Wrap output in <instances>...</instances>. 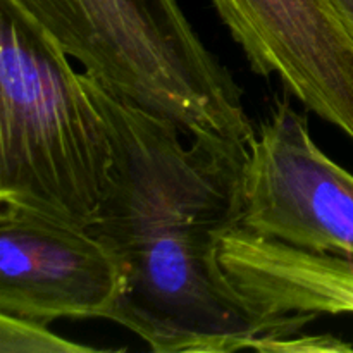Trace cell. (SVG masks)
Listing matches in <instances>:
<instances>
[{"label": "cell", "instance_id": "9c48e42d", "mask_svg": "<svg viewBox=\"0 0 353 353\" xmlns=\"http://www.w3.org/2000/svg\"><path fill=\"white\" fill-rule=\"evenodd\" d=\"M333 3L353 33V0H333Z\"/></svg>", "mask_w": 353, "mask_h": 353}, {"label": "cell", "instance_id": "ba28073f", "mask_svg": "<svg viewBox=\"0 0 353 353\" xmlns=\"http://www.w3.org/2000/svg\"><path fill=\"white\" fill-rule=\"evenodd\" d=\"M302 333V331H300ZM288 334L265 341L259 352L310 353V352H353V345L331 334Z\"/></svg>", "mask_w": 353, "mask_h": 353}, {"label": "cell", "instance_id": "6da1fadb", "mask_svg": "<svg viewBox=\"0 0 353 353\" xmlns=\"http://www.w3.org/2000/svg\"><path fill=\"white\" fill-rule=\"evenodd\" d=\"M86 81L114 140L109 192L88 226L124 272L109 321L155 353L259 352L303 331L317 316L262 312L221 262V243L241 224L248 141L188 137Z\"/></svg>", "mask_w": 353, "mask_h": 353}, {"label": "cell", "instance_id": "8992f818", "mask_svg": "<svg viewBox=\"0 0 353 353\" xmlns=\"http://www.w3.org/2000/svg\"><path fill=\"white\" fill-rule=\"evenodd\" d=\"M230 281L259 310L285 314H353V261L310 252L236 228L221 243Z\"/></svg>", "mask_w": 353, "mask_h": 353}, {"label": "cell", "instance_id": "5b68a950", "mask_svg": "<svg viewBox=\"0 0 353 353\" xmlns=\"http://www.w3.org/2000/svg\"><path fill=\"white\" fill-rule=\"evenodd\" d=\"M123 285L117 257L88 228L0 200V314L109 319Z\"/></svg>", "mask_w": 353, "mask_h": 353}, {"label": "cell", "instance_id": "52a82bcc", "mask_svg": "<svg viewBox=\"0 0 353 353\" xmlns=\"http://www.w3.org/2000/svg\"><path fill=\"white\" fill-rule=\"evenodd\" d=\"M100 348L64 340L47 324L0 314V353H95Z\"/></svg>", "mask_w": 353, "mask_h": 353}, {"label": "cell", "instance_id": "3957f363", "mask_svg": "<svg viewBox=\"0 0 353 353\" xmlns=\"http://www.w3.org/2000/svg\"><path fill=\"white\" fill-rule=\"evenodd\" d=\"M85 74L188 137L247 141L243 90L207 48L178 0H10Z\"/></svg>", "mask_w": 353, "mask_h": 353}, {"label": "cell", "instance_id": "7a4b0ae2", "mask_svg": "<svg viewBox=\"0 0 353 353\" xmlns=\"http://www.w3.org/2000/svg\"><path fill=\"white\" fill-rule=\"evenodd\" d=\"M114 140L85 72L0 0V200L88 228L109 192Z\"/></svg>", "mask_w": 353, "mask_h": 353}, {"label": "cell", "instance_id": "277c9868", "mask_svg": "<svg viewBox=\"0 0 353 353\" xmlns=\"http://www.w3.org/2000/svg\"><path fill=\"white\" fill-rule=\"evenodd\" d=\"M288 95L248 138L240 228L353 261V174L317 147Z\"/></svg>", "mask_w": 353, "mask_h": 353}]
</instances>
